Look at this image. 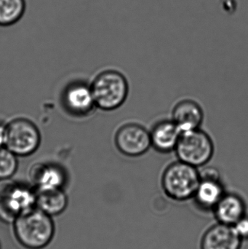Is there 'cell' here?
I'll return each instance as SVG.
<instances>
[{
	"label": "cell",
	"instance_id": "e0dca14e",
	"mask_svg": "<svg viewBox=\"0 0 248 249\" xmlns=\"http://www.w3.org/2000/svg\"><path fill=\"white\" fill-rule=\"evenodd\" d=\"M22 212L21 206L14 199L8 197L0 199V219L3 222H15Z\"/></svg>",
	"mask_w": 248,
	"mask_h": 249
},
{
	"label": "cell",
	"instance_id": "7c38bea8",
	"mask_svg": "<svg viewBox=\"0 0 248 249\" xmlns=\"http://www.w3.org/2000/svg\"><path fill=\"white\" fill-rule=\"evenodd\" d=\"M214 211L219 223L233 226L246 215V202L238 195L224 194Z\"/></svg>",
	"mask_w": 248,
	"mask_h": 249
},
{
	"label": "cell",
	"instance_id": "6da1fadb",
	"mask_svg": "<svg viewBox=\"0 0 248 249\" xmlns=\"http://www.w3.org/2000/svg\"><path fill=\"white\" fill-rule=\"evenodd\" d=\"M14 222L16 238L26 248H44L53 237V222L50 215L40 209H26Z\"/></svg>",
	"mask_w": 248,
	"mask_h": 249
},
{
	"label": "cell",
	"instance_id": "7a4b0ae2",
	"mask_svg": "<svg viewBox=\"0 0 248 249\" xmlns=\"http://www.w3.org/2000/svg\"><path fill=\"white\" fill-rule=\"evenodd\" d=\"M90 88L96 106L105 111L115 110L120 107L126 101L129 92L125 76L115 70L100 73Z\"/></svg>",
	"mask_w": 248,
	"mask_h": 249
},
{
	"label": "cell",
	"instance_id": "52a82bcc",
	"mask_svg": "<svg viewBox=\"0 0 248 249\" xmlns=\"http://www.w3.org/2000/svg\"><path fill=\"white\" fill-rule=\"evenodd\" d=\"M224 194V187L215 171H206L205 174H200V181L193 198L202 209L214 210Z\"/></svg>",
	"mask_w": 248,
	"mask_h": 249
},
{
	"label": "cell",
	"instance_id": "9a60e30c",
	"mask_svg": "<svg viewBox=\"0 0 248 249\" xmlns=\"http://www.w3.org/2000/svg\"><path fill=\"white\" fill-rule=\"evenodd\" d=\"M26 9V0H0V26L7 27L17 23Z\"/></svg>",
	"mask_w": 248,
	"mask_h": 249
},
{
	"label": "cell",
	"instance_id": "2e32d148",
	"mask_svg": "<svg viewBox=\"0 0 248 249\" xmlns=\"http://www.w3.org/2000/svg\"><path fill=\"white\" fill-rule=\"evenodd\" d=\"M16 156L5 146L0 148V179L10 178L17 171Z\"/></svg>",
	"mask_w": 248,
	"mask_h": 249
},
{
	"label": "cell",
	"instance_id": "9c48e42d",
	"mask_svg": "<svg viewBox=\"0 0 248 249\" xmlns=\"http://www.w3.org/2000/svg\"><path fill=\"white\" fill-rule=\"evenodd\" d=\"M66 109L76 115H85L96 106L91 88L84 83L71 85L64 95Z\"/></svg>",
	"mask_w": 248,
	"mask_h": 249
},
{
	"label": "cell",
	"instance_id": "d6986e66",
	"mask_svg": "<svg viewBox=\"0 0 248 249\" xmlns=\"http://www.w3.org/2000/svg\"><path fill=\"white\" fill-rule=\"evenodd\" d=\"M17 183L9 178L0 179V197H5L11 193Z\"/></svg>",
	"mask_w": 248,
	"mask_h": 249
},
{
	"label": "cell",
	"instance_id": "ac0fdd59",
	"mask_svg": "<svg viewBox=\"0 0 248 249\" xmlns=\"http://www.w3.org/2000/svg\"><path fill=\"white\" fill-rule=\"evenodd\" d=\"M232 227L243 241L248 240V216L247 214L245 215Z\"/></svg>",
	"mask_w": 248,
	"mask_h": 249
},
{
	"label": "cell",
	"instance_id": "ffe728a7",
	"mask_svg": "<svg viewBox=\"0 0 248 249\" xmlns=\"http://www.w3.org/2000/svg\"><path fill=\"white\" fill-rule=\"evenodd\" d=\"M6 126L0 124V148L5 146Z\"/></svg>",
	"mask_w": 248,
	"mask_h": 249
},
{
	"label": "cell",
	"instance_id": "30bf717a",
	"mask_svg": "<svg viewBox=\"0 0 248 249\" xmlns=\"http://www.w3.org/2000/svg\"><path fill=\"white\" fill-rule=\"evenodd\" d=\"M172 118L182 133L190 131L200 127L203 121V111L197 102L183 100L175 106Z\"/></svg>",
	"mask_w": 248,
	"mask_h": 249
},
{
	"label": "cell",
	"instance_id": "4fadbf2b",
	"mask_svg": "<svg viewBox=\"0 0 248 249\" xmlns=\"http://www.w3.org/2000/svg\"><path fill=\"white\" fill-rule=\"evenodd\" d=\"M30 177L38 189L61 188L65 181L63 170L50 164L33 165L31 169Z\"/></svg>",
	"mask_w": 248,
	"mask_h": 249
},
{
	"label": "cell",
	"instance_id": "3957f363",
	"mask_svg": "<svg viewBox=\"0 0 248 249\" xmlns=\"http://www.w3.org/2000/svg\"><path fill=\"white\" fill-rule=\"evenodd\" d=\"M199 181L200 174L197 168L182 161L169 165L162 177L163 190L176 201H185L194 197Z\"/></svg>",
	"mask_w": 248,
	"mask_h": 249
},
{
	"label": "cell",
	"instance_id": "8992f818",
	"mask_svg": "<svg viewBox=\"0 0 248 249\" xmlns=\"http://www.w3.org/2000/svg\"><path fill=\"white\" fill-rule=\"evenodd\" d=\"M115 141L118 150L128 157L141 156L151 146L149 132L136 124H125L119 127Z\"/></svg>",
	"mask_w": 248,
	"mask_h": 249
},
{
	"label": "cell",
	"instance_id": "44dd1931",
	"mask_svg": "<svg viewBox=\"0 0 248 249\" xmlns=\"http://www.w3.org/2000/svg\"><path fill=\"white\" fill-rule=\"evenodd\" d=\"M0 249H1V247H0Z\"/></svg>",
	"mask_w": 248,
	"mask_h": 249
},
{
	"label": "cell",
	"instance_id": "277c9868",
	"mask_svg": "<svg viewBox=\"0 0 248 249\" xmlns=\"http://www.w3.org/2000/svg\"><path fill=\"white\" fill-rule=\"evenodd\" d=\"M175 152L179 161L198 168L211 160L214 145L208 134L199 128L195 129L182 133Z\"/></svg>",
	"mask_w": 248,
	"mask_h": 249
},
{
	"label": "cell",
	"instance_id": "5bb4252c",
	"mask_svg": "<svg viewBox=\"0 0 248 249\" xmlns=\"http://www.w3.org/2000/svg\"><path fill=\"white\" fill-rule=\"evenodd\" d=\"M35 204L48 215L59 214L67 206V197L61 188L38 189Z\"/></svg>",
	"mask_w": 248,
	"mask_h": 249
},
{
	"label": "cell",
	"instance_id": "ba28073f",
	"mask_svg": "<svg viewBox=\"0 0 248 249\" xmlns=\"http://www.w3.org/2000/svg\"><path fill=\"white\" fill-rule=\"evenodd\" d=\"M243 241L232 226L218 222L204 234L201 249H241Z\"/></svg>",
	"mask_w": 248,
	"mask_h": 249
},
{
	"label": "cell",
	"instance_id": "5b68a950",
	"mask_svg": "<svg viewBox=\"0 0 248 249\" xmlns=\"http://www.w3.org/2000/svg\"><path fill=\"white\" fill-rule=\"evenodd\" d=\"M40 142V132L29 120L17 118L6 125L5 147L17 156L34 153Z\"/></svg>",
	"mask_w": 248,
	"mask_h": 249
},
{
	"label": "cell",
	"instance_id": "8fae6325",
	"mask_svg": "<svg viewBox=\"0 0 248 249\" xmlns=\"http://www.w3.org/2000/svg\"><path fill=\"white\" fill-rule=\"evenodd\" d=\"M149 133L151 146L163 153L175 151L182 134L172 120L157 123Z\"/></svg>",
	"mask_w": 248,
	"mask_h": 249
}]
</instances>
